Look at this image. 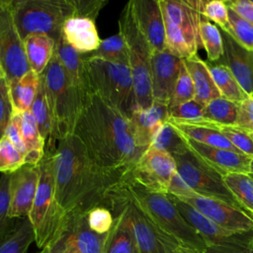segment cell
I'll return each instance as SVG.
<instances>
[{"mask_svg": "<svg viewBox=\"0 0 253 253\" xmlns=\"http://www.w3.org/2000/svg\"><path fill=\"white\" fill-rule=\"evenodd\" d=\"M35 241V232L29 217L17 218L12 231L0 243V253H28Z\"/></svg>", "mask_w": 253, "mask_h": 253, "instance_id": "d6a6232c", "label": "cell"}, {"mask_svg": "<svg viewBox=\"0 0 253 253\" xmlns=\"http://www.w3.org/2000/svg\"><path fill=\"white\" fill-rule=\"evenodd\" d=\"M106 236L91 230L86 213L74 214L68 216L60 237L52 246H66L76 253H103Z\"/></svg>", "mask_w": 253, "mask_h": 253, "instance_id": "ffe728a7", "label": "cell"}, {"mask_svg": "<svg viewBox=\"0 0 253 253\" xmlns=\"http://www.w3.org/2000/svg\"><path fill=\"white\" fill-rule=\"evenodd\" d=\"M121 181L103 172L73 133L57 141L54 150L55 199L66 217L96 207L112 211L111 191Z\"/></svg>", "mask_w": 253, "mask_h": 253, "instance_id": "7a4b0ae2", "label": "cell"}, {"mask_svg": "<svg viewBox=\"0 0 253 253\" xmlns=\"http://www.w3.org/2000/svg\"><path fill=\"white\" fill-rule=\"evenodd\" d=\"M23 42L31 70L38 75L42 74L54 55V40L46 35H30Z\"/></svg>", "mask_w": 253, "mask_h": 253, "instance_id": "4316f807", "label": "cell"}, {"mask_svg": "<svg viewBox=\"0 0 253 253\" xmlns=\"http://www.w3.org/2000/svg\"><path fill=\"white\" fill-rule=\"evenodd\" d=\"M171 196V195H170ZM185 219L197 230L206 245V253H247L253 242V230L232 231L211 221L190 205L171 196Z\"/></svg>", "mask_w": 253, "mask_h": 253, "instance_id": "30bf717a", "label": "cell"}, {"mask_svg": "<svg viewBox=\"0 0 253 253\" xmlns=\"http://www.w3.org/2000/svg\"><path fill=\"white\" fill-rule=\"evenodd\" d=\"M13 19L22 40L46 35L56 42L64 22L73 16L71 0H11Z\"/></svg>", "mask_w": 253, "mask_h": 253, "instance_id": "52a82bcc", "label": "cell"}, {"mask_svg": "<svg viewBox=\"0 0 253 253\" xmlns=\"http://www.w3.org/2000/svg\"><path fill=\"white\" fill-rule=\"evenodd\" d=\"M181 251H182V253H198L196 251H193V250L187 249V248H183V247H181Z\"/></svg>", "mask_w": 253, "mask_h": 253, "instance_id": "11a10c76", "label": "cell"}, {"mask_svg": "<svg viewBox=\"0 0 253 253\" xmlns=\"http://www.w3.org/2000/svg\"><path fill=\"white\" fill-rule=\"evenodd\" d=\"M183 60L194 83L195 101L205 107L211 100L220 97L207 62L199 54L192 55Z\"/></svg>", "mask_w": 253, "mask_h": 253, "instance_id": "484cf974", "label": "cell"}, {"mask_svg": "<svg viewBox=\"0 0 253 253\" xmlns=\"http://www.w3.org/2000/svg\"><path fill=\"white\" fill-rule=\"evenodd\" d=\"M62 37L81 54L95 51L102 41L99 38L94 20L74 16L64 22Z\"/></svg>", "mask_w": 253, "mask_h": 253, "instance_id": "603a6c76", "label": "cell"}, {"mask_svg": "<svg viewBox=\"0 0 253 253\" xmlns=\"http://www.w3.org/2000/svg\"><path fill=\"white\" fill-rule=\"evenodd\" d=\"M185 138L190 150L222 177L232 173H249V163L252 157L233 150L202 144L188 137Z\"/></svg>", "mask_w": 253, "mask_h": 253, "instance_id": "d6986e66", "label": "cell"}, {"mask_svg": "<svg viewBox=\"0 0 253 253\" xmlns=\"http://www.w3.org/2000/svg\"><path fill=\"white\" fill-rule=\"evenodd\" d=\"M167 194L180 199L192 196L196 193L183 181V179L176 172L170 181Z\"/></svg>", "mask_w": 253, "mask_h": 253, "instance_id": "f5cc1de1", "label": "cell"}, {"mask_svg": "<svg viewBox=\"0 0 253 253\" xmlns=\"http://www.w3.org/2000/svg\"><path fill=\"white\" fill-rule=\"evenodd\" d=\"M24 164V156L4 135L0 140V172L12 173Z\"/></svg>", "mask_w": 253, "mask_h": 253, "instance_id": "ee69618b", "label": "cell"}, {"mask_svg": "<svg viewBox=\"0 0 253 253\" xmlns=\"http://www.w3.org/2000/svg\"><path fill=\"white\" fill-rule=\"evenodd\" d=\"M22 134L26 148L24 163L38 165L44 154V140L31 110L22 114Z\"/></svg>", "mask_w": 253, "mask_h": 253, "instance_id": "f546056e", "label": "cell"}, {"mask_svg": "<svg viewBox=\"0 0 253 253\" xmlns=\"http://www.w3.org/2000/svg\"><path fill=\"white\" fill-rule=\"evenodd\" d=\"M49 251L50 253H76L66 246H52Z\"/></svg>", "mask_w": 253, "mask_h": 253, "instance_id": "db71d44e", "label": "cell"}, {"mask_svg": "<svg viewBox=\"0 0 253 253\" xmlns=\"http://www.w3.org/2000/svg\"><path fill=\"white\" fill-rule=\"evenodd\" d=\"M110 199L112 206L125 211L140 253H175L182 247L139 208L121 182L111 191Z\"/></svg>", "mask_w": 253, "mask_h": 253, "instance_id": "9c48e42d", "label": "cell"}, {"mask_svg": "<svg viewBox=\"0 0 253 253\" xmlns=\"http://www.w3.org/2000/svg\"><path fill=\"white\" fill-rule=\"evenodd\" d=\"M249 135H250V137L253 139V131H251V132H247Z\"/></svg>", "mask_w": 253, "mask_h": 253, "instance_id": "91938a15", "label": "cell"}, {"mask_svg": "<svg viewBox=\"0 0 253 253\" xmlns=\"http://www.w3.org/2000/svg\"><path fill=\"white\" fill-rule=\"evenodd\" d=\"M222 178L245 212L253 217V179L246 173H232Z\"/></svg>", "mask_w": 253, "mask_h": 253, "instance_id": "e575fe53", "label": "cell"}, {"mask_svg": "<svg viewBox=\"0 0 253 253\" xmlns=\"http://www.w3.org/2000/svg\"><path fill=\"white\" fill-rule=\"evenodd\" d=\"M54 150L45 149L38 164L40 178L29 219L39 248L51 247L60 237L67 218L55 199Z\"/></svg>", "mask_w": 253, "mask_h": 253, "instance_id": "277c9868", "label": "cell"}, {"mask_svg": "<svg viewBox=\"0 0 253 253\" xmlns=\"http://www.w3.org/2000/svg\"><path fill=\"white\" fill-rule=\"evenodd\" d=\"M112 211L115 221L106 236L103 253H140L125 211L115 205Z\"/></svg>", "mask_w": 253, "mask_h": 253, "instance_id": "d4e9b609", "label": "cell"}, {"mask_svg": "<svg viewBox=\"0 0 253 253\" xmlns=\"http://www.w3.org/2000/svg\"><path fill=\"white\" fill-rule=\"evenodd\" d=\"M88 55L126 65L129 63L127 45L120 33L102 40L99 47L95 51L88 53Z\"/></svg>", "mask_w": 253, "mask_h": 253, "instance_id": "f35d334b", "label": "cell"}, {"mask_svg": "<svg viewBox=\"0 0 253 253\" xmlns=\"http://www.w3.org/2000/svg\"><path fill=\"white\" fill-rule=\"evenodd\" d=\"M150 146L164 151L171 156L190 150L187 140L169 122L164 123L154 135Z\"/></svg>", "mask_w": 253, "mask_h": 253, "instance_id": "836d02e7", "label": "cell"}, {"mask_svg": "<svg viewBox=\"0 0 253 253\" xmlns=\"http://www.w3.org/2000/svg\"><path fill=\"white\" fill-rule=\"evenodd\" d=\"M164 19L170 21L184 34L192 55L203 47L200 39V22L204 1L202 0H159Z\"/></svg>", "mask_w": 253, "mask_h": 253, "instance_id": "5bb4252c", "label": "cell"}, {"mask_svg": "<svg viewBox=\"0 0 253 253\" xmlns=\"http://www.w3.org/2000/svg\"><path fill=\"white\" fill-rule=\"evenodd\" d=\"M248 174H249V176H250V177L253 179V174H252V173H248Z\"/></svg>", "mask_w": 253, "mask_h": 253, "instance_id": "6125c7cd", "label": "cell"}, {"mask_svg": "<svg viewBox=\"0 0 253 253\" xmlns=\"http://www.w3.org/2000/svg\"><path fill=\"white\" fill-rule=\"evenodd\" d=\"M121 183L139 208L183 248L206 253L204 240L182 215L169 194L148 190L127 179L122 180Z\"/></svg>", "mask_w": 253, "mask_h": 253, "instance_id": "3957f363", "label": "cell"}, {"mask_svg": "<svg viewBox=\"0 0 253 253\" xmlns=\"http://www.w3.org/2000/svg\"><path fill=\"white\" fill-rule=\"evenodd\" d=\"M0 70L8 84L31 70L23 40L13 19L11 0H0Z\"/></svg>", "mask_w": 253, "mask_h": 253, "instance_id": "7c38bea8", "label": "cell"}, {"mask_svg": "<svg viewBox=\"0 0 253 253\" xmlns=\"http://www.w3.org/2000/svg\"><path fill=\"white\" fill-rule=\"evenodd\" d=\"M169 122L181 134L199 143L206 144L209 146H214L219 148H225L241 153L236 147H234L231 142L224 137L220 132L208 126H197L189 123L178 122L173 120H168Z\"/></svg>", "mask_w": 253, "mask_h": 253, "instance_id": "f1b7e54d", "label": "cell"}, {"mask_svg": "<svg viewBox=\"0 0 253 253\" xmlns=\"http://www.w3.org/2000/svg\"><path fill=\"white\" fill-rule=\"evenodd\" d=\"M41 76L52 121L53 135L57 142L73 134L85 97L71 83L55 53Z\"/></svg>", "mask_w": 253, "mask_h": 253, "instance_id": "5b68a950", "label": "cell"}, {"mask_svg": "<svg viewBox=\"0 0 253 253\" xmlns=\"http://www.w3.org/2000/svg\"><path fill=\"white\" fill-rule=\"evenodd\" d=\"M189 124L208 126L217 130L224 137H226L231 142V144L234 147H236L242 154L253 157V139L250 137V135L247 132L240 130L233 126H225V125L206 121L204 119L201 121L189 123Z\"/></svg>", "mask_w": 253, "mask_h": 253, "instance_id": "74e56055", "label": "cell"}, {"mask_svg": "<svg viewBox=\"0 0 253 253\" xmlns=\"http://www.w3.org/2000/svg\"><path fill=\"white\" fill-rule=\"evenodd\" d=\"M136 24L152 52L166 48L165 24L159 0H130Z\"/></svg>", "mask_w": 253, "mask_h": 253, "instance_id": "ac0fdd59", "label": "cell"}, {"mask_svg": "<svg viewBox=\"0 0 253 253\" xmlns=\"http://www.w3.org/2000/svg\"><path fill=\"white\" fill-rule=\"evenodd\" d=\"M225 5L233 10L242 19L253 25V1L251 0H225Z\"/></svg>", "mask_w": 253, "mask_h": 253, "instance_id": "816d5d0a", "label": "cell"}, {"mask_svg": "<svg viewBox=\"0 0 253 253\" xmlns=\"http://www.w3.org/2000/svg\"><path fill=\"white\" fill-rule=\"evenodd\" d=\"M175 253H182V251H181V248H179V250H177Z\"/></svg>", "mask_w": 253, "mask_h": 253, "instance_id": "94428289", "label": "cell"}, {"mask_svg": "<svg viewBox=\"0 0 253 253\" xmlns=\"http://www.w3.org/2000/svg\"><path fill=\"white\" fill-rule=\"evenodd\" d=\"M38 253H50V251H49V247H44V248L41 249V251H39Z\"/></svg>", "mask_w": 253, "mask_h": 253, "instance_id": "6f0895ef", "label": "cell"}, {"mask_svg": "<svg viewBox=\"0 0 253 253\" xmlns=\"http://www.w3.org/2000/svg\"><path fill=\"white\" fill-rule=\"evenodd\" d=\"M178 200L190 205L205 217L225 229L232 231L253 230L252 216L219 200L202 197L197 193Z\"/></svg>", "mask_w": 253, "mask_h": 253, "instance_id": "9a60e30c", "label": "cell"}, {"mask_svg": "<svg viewBox=\"0 0 253 253\" xmlns=\"http://www.w3.org/2000/svg\"><path fill=\"white\" fill-rule=\"evenodd\" d=\"M203 106H201L197 101L192 100L187 103L168 108V120L185 123L198 122L203 120Z\"/></svg>", "mask_w": 253, "mask_h": 253, "instance_id": "bcb514c9", "label": "cell"}, {"mask_svg": "<svg viewBox=\"0 0 253 253\" xmlns=\"http://www.w3.org/2000/svg\"><path fill=\"white\" fill-rule=\"evenodd\" d=\"M31 112L34 115V118L37 122L40 133L44 140V143H45L44 150L55 149L57 142L53 135L52 121H51V117H50V113L47 105L43 81L41 75H40V86H39L38 94L31 108Z\"/></svg>", "mask_w": 253, "mask_h": 253, "instance_id": "4dcf8cb0", "label": "cell"}, {"mask_svg": "<svg viewBox=\"0 0 253 253\" xmlns=\"http://www.w3.org/2000/svg\"><path fill=\"white\" fill-rule=\"evenodd\" d=\"M182 60L167 48L152 52L150 76L153 103L169 105L180 73Z\"/></svg>", "mask_w": 253, "mask_h": 253, "instance_id": "2e32d148", "label": "cell"}, {"mask_svg": "<svg viewBox=\"0 0 253 253\" xmlns=\"http://www.w3.org/2000/svg\"><path fill=\"white\" fill-rule=\"evenodd\" d=\"M221 36L224 54L218 60V63L226 65L245 93L253 96V50L243 48L222 31Z\"/></svg>", "mask_w": 253, "mask_h": 253, "instance_id": "44dd1931", "label": "cell"}, {"mask_svg": "<svg viewBox=\"0 0 253 253\" xmlns=\"http://www.w3.org/2000/svg\"><path fill=\"white\" fill-rule=\"evenodd\" d=\"M39 166L24 164L11 173L10 210L12 218L27 217L32 210L39 186Z\"/></svg>", "mask_w": 253, "mask_h": 253, "instance_id": "e0dca14e", "label": "cell"}, {"mask_svg": "<svg viewBox=\"0 0 253 253\" xmlns=\"http://www.w3.org/2000/svg\"><path fill=\"white\" fill-rule=\"evenodd\" d=\"M233 126L245 132L253 131V96H248L239 103L237 118Z\"/></svg>", "mask_w": 253, "mask_h": 253, "instance_id": "f907efd6", "label": "cell"}, {"mask_svg": "<svg viewBox=\"0 0 253 253\" xmlns=\"http://www.w3.org/2000/svg\"><path fill=\"white\" fill-rule=\"evenodd\" d=\"M238 108L239 103L227 100L220 96L211 100L204 107L203 119L225 126H234Z\"/></svg>", "mask_w": 253, "mask_h": 253, "instance_id": "d590c367", "label": "cell"}, {"mask_svg": "<svg viewBox=\"0 0 253 253\" xmlns=\"http://www.w3.org/2000/svg\"><path fill=\"white\" fill-rule=\"evenodd\" d=\"M175 173L174 158L164 151L149 146L123 180H131L148 190L167 194L170 181Z\"/></svg>", "mask_w": 253, "mask_h": 253, "instance_id": "4fadbf2b", "label": "cell"}, {"mask_svg": "<svg viewBox=\"0 0 253 253\" xmlns=\"http://www.w3.org/2000/svg\"><path fill=\"white\" fill-rule=\"evenodd\" d=\"M168 106L166 105L153 103L146 110L136 109L132 113L129 123L137 145L147 149L154 135L160 126L168 121Z\"/></svg>", "mask_w": 253, "mask_h": 253, "instance_id": "7402d4cb", "label": "cell"}, {"mask_svg": "<svg viewBox=\"0 0 253 253\" xmlns=\"http://www.w3.org/2000/svg\"><path fill=\"white\" fill-rule=\"evenodd\" d=\"M119 33L124 37L128 49V66L137 109L146 110L153 104L150 76L152 50L136 24L130 1L126 4L119 18Z\"/></svg>", "mask_w": 253, "mask_h": 253, "instance_id": "ba28073f", "label": "cell"}, {"mask_svg": "<svg viewBox=\"0 0 253 253\" xmlns=\"http://www.w3.org/2000/svg\"><path fill=\"white\" fill-rule=\"evenodd\" d=\"M200 39L209 61L216 62L223 56L224 45L221 32L214 24L204 17L200 22Z\"/></svg>", "mask_w": 253, "mask_h": 253, "instance_id": "8d00e7d4", "label": "cell"}, {"mask_svg": "<svg viewBox=\"0 0 253 253\" xmlns=\"http://www.w3.org/2000/svg\"><path fill=\"white\" fill-rule=\"evenodd\" d=\"M73 16L89 18L96 21L102 8L108 3L106 0H71Z\"/></svg>", "mask_w": 253, "mask_h": 253, "instance_id": "c3c4849f", "label": "cell"}, {"mask_svg": "<svg viewBox=\"0 0 253 253\" xmlns=\"http://www.w3.org/2000/svg\"><path fill=\"white\" fill-rule=\"evenodd\" d=\"M247 253H253V242H252V244H251V246H250V248H249Z\"/></svg>", "mask_w": 253, "mask_h": 253, "instance_id": "680465c9", "label": "cell"}, {"mask_svg": "<svg viewBox=\"0 0 253 253\" xmlns=\"http://www.w3.org/2000/svg\"><path fill=\"white\" fill-rule=\"evenodd\" d=\"M86 219L91 230L100 235H107L113 227L115 216L106 207H96L86 213Z\"/></svg>", "mask_w": 253, "mask_h": 253, "instance_id": "7bdbcfd3", "label": "cell"}, {"mask_svg": "<svg viewBox=\"0 0 253 253\" xmlns=\"http://www.w3.org/2000/svg\"><path fill=\"white\" fill-rule=\"evenodd\" d=\"M202 16L209 20L210 22H213L215 26L219 27L222 32L226 33L229 29V20L227 7L224 1L221 0H210L204 1Z\"/></svg>", "mask_w": 253, "mask_h": 253, "instance_id": "f6af8a7d", "label": "cell"}, {"mask_svg": "<svg viewBox=\"0 0 253 253\" xmlns=\"http://www.w3.org/2000/svg\"><path fill=\"white\" fill-rule=\"evenodd\" d=\"M73 133L92 161L120 181L146 150L137 145L129 119L92 92L84 98Z\"/></svg>", "mask_w": 253, "mask_h": 253, "instance_id": "6da1fadb", "label": "cell"}, {"mask_svg": "<svg viewBox=\"0 0 253 253\" xmlns=\"http://www.w3.org/2000/svg\"><path fill=\"white\" fill-rule=\"evenodd\" d=\"M10 178L11 173H2L0 176V243L12 231L17 220L9 215Z\"/></svg>", "mask_w": 253, "mask_h": 253, "instance_id": "ab89813d", "label": "cell"}, {"mask_svg": "<svg viewBox=\"0 0 253 253\" xmlns=\"http://www.w3.org/2000/svg\"><path fill=\"white\" fill-rule=\"evenodd\" d=\"M13 113L14 110L10 98L8 82L0 70V140L5 135L7 126Z\"/></svg>", "mask_w": 253, "mask_h": 253, "instance_id": "7dc6e473", "label": "cell"}, {"mask_svg": "<svg viewBox=\"0 0 253 253\" xmlns=\"http://www.w3.org/2000/svg\"><path fill=\"white\" fill-rule=\"evenodd\" d=\"M227 13L229 29L226 34L229 35L243 48L253 50V25L242 19L228 7Z\"/></svg>", "mask_w": 253, "mask_h": 253, "instance_id": "60d3db41", "label": "cell"}, {"mask_svg": "<svg viewBox=\"0 0 253 253\" xmlns=\"http://www.w3.org/2000/svg\"><path fill=\"white\" fill-rule=\"evenodd\" d=\"M206 62L221 97L236 103H241L249 96L241 88L236 78L226 65L221 63L210 64L208 61Z\"/></svg>", "mask_w": 253, "mask_h": 253, "instance_id": "1f68e13d", "label": "cell"}, {"mask_svg": "<svg viewBox=\"0 0 253 253\" xmlns=\"http://www.w3.org/2000/svg\"><path fill=\"white\" fill-rule=\"evenodd\" d=\"M5 136L11 141V143L17 148V150L25 156L26 148L22 134V114L13 113V116L7 126Z\"/></svg>", "mask_w": 253, "mask_h": 253, "instance_id": "681fc988", "label": "cell"}, {"mask_svg": "<svg viewBox=\"0 0 253 253\" xmlns=\"http://www.w3.org/2000/svg\"><path fill=\"white\" fill-rule=\"evenodd\" d=\"M8 86L14 112L23 114L31 110L37 97L40 75L30 70L17 81L8 84Z\"/></svg>", "mask_w": 253, "mask_h": 253, "instance_id": "83f0119b", "label": "cell"}, {"mask_svg": "<svg viewBox=\"0 0 253 253\" xmlns=\"http://www.w3.org/2000/svg\"><path fill=\"white\" fill-rule=\"evenodd\" d=\"M195 100V88L192 77L182 60V65L180 69V73L176 82V86L174 89V93L169 102L168 108L174 107L177 105H181L187 103L189 101Z\"/></svg>", "mask_w": 253, "mask_h": 253, "instance_id": "b9f144b4", "label": "cell"}, {"mask_svg": "<svg viewBox=\"0 0 253 253\" xmlns=\"http://www.w3.org/2000/svg\"><path fill=\"white\" fill-rule=\"evenodd\" d=\"M172 157L176 162V172L195 193L202 197L219 200L245 211L224 184L222 176L191 150Z\"/></svg>", "mask_w": 253, "mask_h": 253, "instance_id": "8fae6325", "label": "cell"}, {"mask_svg": "<svg viewBox=\"0 0 253 253\" xmlns=\"http://www.w3.org/2000/svg\"><path fill=\"white\" fill-rule=\"evenodd\" d=\"M249 173L253 174V157L251 158L250 163H249Z\"/></svg>", "mask_w": 253, "mask_h": 253, "instance_id": "9f6ffc18", "label": "cell"}, {"mask_svg": "<svg viewBox=\"0 0 253 253\" xmlns=\"http://www.w3.org/2000/svg\"><path fill=\"white\" fill-rule=\"evenodd\" d=\"M84 65L91 92L130 119L137 106L129 66L89 55Z\"/></svg>", "mask_w": 253, "mask_h": 253, "instance_id": "8992f818", "label": "cell"}, {"mask_svg": "<svg viewBox=\"0 0 253 253\" xmlns=\"http://www.w3.org/2000/svg\"><path fill=\"white\" fill-rule=\"evenodd\" d=\"M54 53L71 83L79 90V92L84 97L88 93H91L86 75L83 54L67 43L62 36L55 42Z\"/></svg>", "mask_w": 253, "mask_h": 253, "instance_id": "cb8c5ba5", "label": "cell"}]
</instances>
